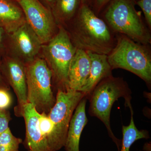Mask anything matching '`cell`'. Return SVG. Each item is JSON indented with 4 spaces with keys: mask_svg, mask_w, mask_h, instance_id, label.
I'll list each match as a JSON object with an SVG mask.
<instances>
[{
    "mask_svg": "<svg viewBox=\"0 0 151 151\" xmlns=\"http://www.w3.org/2000/svg\"><path fill=\"white\" fill-rule=\"evenodd\" d=\"M66 25H69L65 29L77 49L108 55L116 45V35L85 3L81 2L77 13Z\"/></svg>",
    "mask_w": 151,
    "mask_h": 151,
    "instance_id": "6da1fadb",
    "label": "cell"
},
{
    "mask_svg": "<svg viewBox=\"0 0 151 151\" xmlns=\"http://www.w3.org/2000/svg\"><path fill=\"white\" fill-rule=\"evenodd\" d=\"M136 0H112L103 19L115 34H122L138 43L150 45V30L135 8Z\"/></svg>",
    "mask_w": 151,
    "mask_h": 151,
    "instance_id": "7a4b0ae2",
    "label": "cell"
},
{
    "mask_svg": "<svg viewBox=\"0 0 151 151\" xmlns=\"http://www.w3.org/2000/svg\"><path fill=\"white\" fill-rule=\"evenodd\" d=\"M121 97L125 99L126 106L129 107L131 105V91L127 82L123 78L114 77L113 75L101 80L88 97L90 100L89 115L97 117L104 123L119 151L122 142L116 137L112 132L110 116L113 104Z\"/></svg>",
    "mask_w": 151,
    "mask_h": 151,
    "instance_id": "3957f363",
    "label": "cell"
},
{
    "mask_svg": "<svg viewBox=\"0 0 151 151\" xmlns=\"http://www.w3.org/2000/svg\"><path fill=\"white\" fill-rule=\"evenodd\" d=\"M116 45L108 55L112 70L122 68L151 84V51L150 45L138 43L126 36L116 34Z\"/></svg>",
    "mask_w": 151,
    "mask_h": 151,
    "instance_id": "277c9868",
    "label": "cell"
},
{
    "mask_svg": "<svg viewBox=\"0 0 151 151\" xmlns=\"http://www.w3.org/2000/svg\"><path fill=\"white\" fill-rule=\"evenodd\" d=\"M77 48L64 26L59 25L56 35L42 44L40 52L52 74V84L58 90L67 91L68 76L71 60Z\"/></svg>",
    "mask_w": 151,
    "mask_h": 151,
    "instance_id": "5b68a950",
    "label": "cell"
},
{
    "mask_svg": "<svg viewBox=\"0 0 151 151\" xmlns=\"http://www.w3.org/2000/svg\"><path fill=\"white\" fill-rule=\"evenodd\" d=\"M27 103L39 114H48L56 102L52 84V74L42 58L37 56L25 64Z\"/></svg>",
    "mask_w": 151,
    "mask_h": 151,
    "instance_id": "8992f818",
    "label": "cell"
},
{
    "mask_svg": "<svg viewBox=\"0 0 151 151\" xmlns=\"http://www.w3.org/2000/svg\"><path fill=\"white\" fill-rule=\"evenodd\" d=\"M84 97L82 92L72 89L57 92L56 102L48 114L53 126L50 143L52 151H58L64 147L73 113Z\"/></svg>",
    "mask_w": 151,
    "mask_h": 151,
    "instance_id": "52a82bcc",
    "label": "cell"
},
{
    "mask_svg": "<svg viewBox=\"0 0 151 151\" xmlns=\"http://www.w3.org/2000/svg\"><path fill=\"white\" fill-rule=\"evenodd\" d=\"M18 3L23 11L26 21L42 44L49 41L58 29L51 10L40 0H20Z\"/></svg>",
    "mask_w": 151,
    "mask_h": 151,
    "instance_id": "ba28073f",
    "label": "cell"
},
{
    "mask_svg": "<svg viewBox=\"0 0 151 151\" xmlns=\"http://www.w3.org/2000/svg\"><path fill=\"white\" fill-rule=\"evenodd\" d=\"M42 45L37 35L26 22L8 35L6 55L26 64L38 56Z\"/></svg>",
    "mask_w": 151,
    "mask_h": 151,
    "instance_id": "9c48e42d",
    "label": "cell"
},
{
    "mask_svg": "<svg viewBox=\"0 0 151 151\" xmlns=\"http://www.w3.org/2000/svg\"><path fill=\"white\" fill-rule=\"evenodd\" d=\"M0 70L17 96V104L14 108V113L17 117H23L24 106L27 103L25 64L16 58L6 55L0 60Z\"/></svg>",
    "mask_w": 151,
    "mask_h": 151,
    "instance_id": "30bf717a",
    "label": "cell"
},
{
    "mask_svg": "<svg viewBox=\"0 0 151 151\" xmlns=\"http://www.w3.org/2000/svg\"><path fill=\"white\" fill-rule=\"evenodd\" d=\"M39 115L32 105L27 103L25 105L22 117L26 127L24 145L27 151H53L40 130Z\"/></svg>",
    "mask_w": 151,
    "mask_h": 151,
    "instance_id": "8fae6325",
    "label": "cell"
},
{
    "mask_svg": "<svg viewBox=\"0 0 151 151\" xmlns=\"http://www.w3.org/2000/svg\"><path fill=\"white\" fill-rule=\"evenodd\" d=\"M90 67L91 60L87 52L77 49L69 66L68 89L80 92L89 78Z\"/></svg>",
    "mask_w": 151,
    "mask_h": 151,
    "instance_id": "7c38bea8",
    "label": "cell"
},
{
    "mask_svg": "<svg viewBox=\"0 0 151 151\" xmlns=\"http://www.w3.org/2000/svg\"><path fill=\"white\" fill-rule=\"evenodd\" d=\"M91 60L89 78L80 92L88 98L94 87L101 80L112 75V68L108 62V55L86 51Z\"/></svg>",
    "mask_w": 151,
    "mask_h": 151,
    "instance_id": "4fadbf2b",
    "label": "cell"
},
{
    "mask_svg": "<svg viewBox=\"0 0 151 151\" xmlns=\"http://www.w3.org/2000/svg\"><path fill=\"white\" fill-rule=\"evenodd\" d=\"M87 99L84 97L81 99L73 113L64 146L66 151H79L81 133L88 122L85 110Z\"/></svg>",
    "mask_w": 151,
    "mask_h": 151,
    "instance_id": "5bb4252c",
    "label": "cell"
},
{
    "mask_svg": "<svg viewBox=\"0 0 151 151\" xmlns=\"http://www.w3.org/2000/svg\"><path fill=\"white\" fill-rule=\"evenodd\" d=\"M26 21L21 7L15 0H0V24L10 34Z\"/></svg>",
    "mask_w": 151,
    "mask_h": 151,
    "instance_id": "9a60e30c",
    "label": "cell"
},
{
    "mask_svg": "<svg viewBox=\"0 0 151 151\" xmlns=\"http://www.w3.org/2000/svg\"><path fill=\"white\" fill-rule=\"evenodd\" d=\"M82 0H56L51 11L58 25L65 26L77 13Z\"/></svg>",
    "mask_w": 151,
    "mask_h": 151,
    "instance_id": "2e32d148",
    "label": "cell"
},
{
    "mask_svg": "<svg viewBox=\"0 0 151 151\" xmlns=\"http://www.w3.org/2000/svg\"><path fill=\"white\" fill-rule=\"evenodd\" d=\"M131 112V119L128 126H122V139L121 148L119 151H130L132 145L138 140L150 138L149 132L147 130H139L134 122V111L132 105L129 106Z\"/></svg>",
    "mask_w": 151,
    "mask_h": 151,
    "instance_id": "e0dca14e",
    "label": "cell"
},
{
    "mask_svg": "<svg viewBox=\"0 0 151 151\" xmlns=\"http://www.w3.org/2000/svg\"><path fill=\"white\" fill-rule=\"evenodd\" d=\"M22 142V139L13 134L9 128L0 136V151H19Z\"/></svg>",
    "mask_w": 151,
    "mask_h": 151,
    "instance_id": "ac0fdd59",
    "label": "cell"
},
{
    "mask_svg": "<svg viewBox=\"0 0 151 151\" xmlns=\"http://www.w3.org/2000/svg\"><path fill=\"white\" fill-rule=\"evenodd\" d=\"M38 124L42 134L47 142L50 147L53 126L52 122L48 117V114L45 113L40 114Z\"/></svg>",
    "mask_w": 151,
    "mask_h": 151,
    "instance_id": "d6986e66",
    "label": "cell"
},
{
    "mask_svg": "<svg viewBox=\"0 0 151 151\" xmlns=\"http://www.w3.org/2000/svg\"><path fill=\"white\" fill-rule=\"evenodd\" d=\"M10 89L0 88V110H8L12 105L13 99Z\"/></svg>",
    "mask_w": 151,
    "mask_h": 151,
    "instance_id": "ffe728a7",
    "label": "cell"
},
{
    "mask_svg": "<svg viewBox=\"0 0 151 151\" xmlns=\"http://www.w3.org/2000/svg\"><path fill=\"white\" fill-rule=\"evenodd\" d=\"M136 3L142 10L146 24L151 30V0H138Z\"/></svg>",
    "mask_w": 151,
    "mask_h": 151,
    "instance_id": "44dd1931",
    "label": "cell"
},
{
    "mask_svg": "<svg viewBox=\"0 0 151 151\" xmlns=\"http://www.w3.org/2000/svg\"><path fill=\"white\" fill-rule=\"evenodd\" d=\"M12 120L8 110H0V136L9 129V124Z\"/></svg>",
    "mask_w": 151,
    "mask_h": 151,
    "instance_id": "7402d4cb",
    "label": "cell"
},
{
    "mask_svg": "<svg viewBox=\"0 0 151 151\" xmlns=\"http://www.w3.org/2000/svg\"><path fill=\"white\" fill-rule=\"evenodd\" d=\"M8 35V34L0 24V60L6 53Z\"/></svg>",
    "mask_w": 151,
    "mask_h": 151,
    "instance_id": "603a6c76",
    "label": "cell"
},
{
    "mask_svg": "<svg viewBox=\"0 0 151 151\" xmlns=\"http://www.w3.org/2000/svg\"><path fill=\"white\" fill-rule=\"evenodd\" d=\"M112 0H92L95 13L98 15L105 6L110 3Z\"/></svg>",
    "mask_w": 151,
    "mask_h": 151,
    "instance_id": "cb8c5ba5",
    "label": "cell"
},
{
    "mask_svg": "<svg viewBox=\"0 0 151 151\" xmlns=\"http://www.w3.org/2000/svg\"><path fill=\"white\" fill-rule=\"evenodd\" d=\"M0 88H5L10 89V87L8 85L3 78L2 75L0 70Z\"/></svg>",
    "mask_w": 151,
    "mask_h": 151,
    "instance_id": "d4e9b609",
    "label": "cell"
},
{
    "mask_svg": "<svg viewBox=\"0 0 151 151\" xmlns=\"http://www.w3.org/2000/svg\"><path fill=\"white\" fill-rule=\"evenodd\" d=\"M56 0H42V1L44 3V4L45 5V6L47 7L48 8L50 9L51 10L54 5L55 2Z\"/></svg>",
    "mask_w": 151,
    "mask_h": 151,
    "instance_id": "484cf974",
    "label": "cell"
},
{
    "mask_svg": "<svg viewBox=\"0 0 151 151\" xmlns=\"http://www.w3.org/2000/svg\"><path fill=\"white\" fill-rule=\"evenodd\" d=\"M82 2L85 3L91 7L92 3V0H82Z\"/></svg>",
    "mask_w": 151,
    "mask_h": 151,
    "instance_id": "4316f807",
    "label": "cell"
},
{
    "mask_svg": "<svg viewBox=\"0 0 151 151\" xmlns=\"http://www.w3.org/2000/svg\"><path fill=\"white\" fill-rule=\"evenodd\" d=\"M15 1H16L17 2H18L19 1H20V0H15Z\"/></svg>",
    "mask_w": 151,
    "mask_h": 151,
    "instance_id": "83f0119b",
    "label": "cell"
},
{
    "mask_svg": "<svg viewBox=\"0 0 151 151\" xmlns=\"http://www.w3.org/2000/svg\"></svg>",
    "mask_w": 151,
    "mask_h": 151,
    "instance_id": "f1b7e54d",
    "label": "cell"
}]
</instances>
